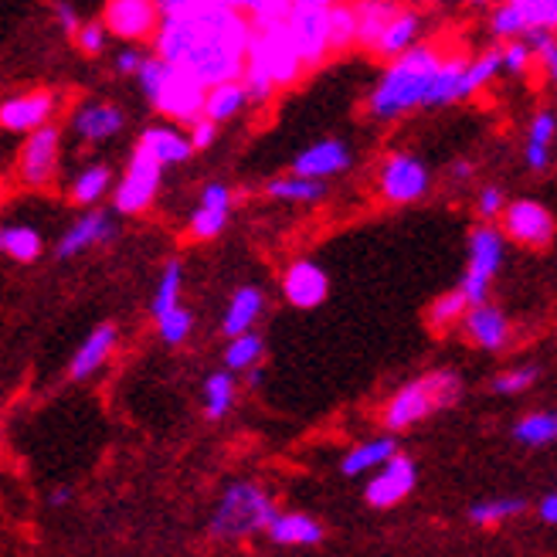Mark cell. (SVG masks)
<instances>
[{
  "instance_id": "1",
  "label": "cell",
  "mask_w": 557,
  "mask_h": 557,
  "mask_svg": "<svg viewBox=\"0 0 557 557\" xmlns=\"http://www.w3.org/2000/svg\"><path fill=\"white\" fill-rule=\"evenodd\" d=\"M157 51L166 65L198 75L205 86H225L245 75L252 24L232 4H160Z\"/></svg>"
},
{
  "instance_id": "2",
  "label": "cell",
  "mask_w": 557,
  "mask_h": 557,
  "mask_svg": "<svg viewBox=\"0 0 557 557\" xmlns=\"http://www.w3.org/2000/svg\"><path fill=\"white\" fill-rule=\"evenodd\" d=\"M438 69L442 59L432 48H411L377 82V89L371 96V113L381 120H395L414 106H425L429 86Z\"/></svg>"
},
{
  "instance_id": "3",
  "label": "cell",
  "mask_w": 557,
  "mask_h": 557,
  "mask_svg": "<svg viewBox=\"0 0 557 557\" xmlns=\"http://www.w3.org/2000/svg\"><path fill=\"white\" fill-rule=\"evenodd\" d=\"M139 86L147 99L160 109L163 116L181 123H201V113L208 106L205 82L177 65H166L163 59H147L139 69Z\"/></svg>"
},
{
  "instance_id": "4",
  "label": "cell",
  "mask_w": 557,
  "mask_h": 557,
  "mask_svg": "<svg viewBox=\"0 0 557 557\" xmlns=\"http://www.w3.org/2000/svg\"><path fill=\"white\" fill-rule=\"evenodd\" d=\"M462 392V384L453 371H432L425 377H418L411 384H405L401 392L392 398L384 411L387 429H408L414 422H422L425 414H432L435 408L453 405Z\"/></svg>"
},
{
  "instance_id": "5",
  "label": "cell",
  "mask_w": 557,
  "mask_h": 557,
  "mask_svg": "<svg viewBox=\"0 0 557 557\" xmlns=\"http://www.w3.org/2000/svg\"><path fill=\"white\" fill-rule=\"evenodd\" d=\"M272 523H275L272 499L252 483H235L225 490V496H221V504L211 517V534L245 537V534L262 531V527H272Z\"/></svg>"
},
{
  "instance_id": "6",
  "label": "cell",
  "mask_w": 557,
  "mask_h": 557,
  "mask_svg": "<svg viewBox=\"0 0 557 557\" xmlns=\"http://www.w3.org/2000/svg\"><path fill=\"white\" fill-rule=\"evenodd\" d=\"M499 262H504V238L493 228H476L469 235V265L462 275V296L469 299V306H483L490 278L496 275Z\"/></svg>"
},
{
  "instance_id": "7",
  "label": "cell",
  "mask_w": 557,
  "mask_h": 557,
  "mask_svg": "<svg viewBox=\"0 0 557 557\" xmlns=\"http://www.w3.org/2000/svg\"><path fill=\"white\" fill-rule=\"evenodd\" d=\"M330 4L323 0H306V4H293L289 11V35L302 54V62H320L330 51Z\"/></svg>"
},
{
  "instance_id": "8",
  "label": "cell",
  "mask_w": 557,
  "mask_h": 557,
  "mask_svg": "<svg viewBox=\"0 0 557 557\" xmlns=\"http://www.w3.org/2000/svg\"><path fill=\"white\" fill-rule=\"evenodd\" d=\"M160 160L147 150V147H136L133 150V160H129V171H126V181L120 184L116 190V208L123 214H136L144 211L153 194H157V184H160Z\"/></svg>"
},
{
  "instance_id": "9",
  "label": "cell",
  "mask_w": 557,
  "mask_h": 557,
  "mask_svg": "<svg viewBox=\"0 0 557 557\" xmlns=\"http://www.w3.org/2000/svg\"><path fill=\"white\" fill-rule=\"evenodd\" d=\"M429 187V174H425V166L418 163L414 157L408 153H395L392 160L384 163V174H381V190H384V198L387 201H414V198H422Z\"/></svg>"
},
{
  "instance_id": "10",
  "label": "cell",
  "mask_w": 557,
  "mask_h": 557,
  "mask_svg": "<svg viewBox=\"0 0 557 557\" xmlns=\"http://www.w3.org/2000/svg\"><path fill=\"white\" fill-rule=\"evenodd\" d=\"M54 160H59V129L45 126V129L32 133L21 150V181L32 187L48 184L54 174Z\"/></svg>"
},
{
  "instance_id": "11",
  "label": "cell",
  "mask_w": 557,
  "mask_h": 557,
  "mask_svg": "<svg viewBox=\"0 0 557 557\" xmlns=\"http://www.w3.org/2000/svg\"><path fill=\"white\" fill-rule=\"evenodd\" d=\"M414 490V462L408 456H395L384 466V472L368 483V504L371 507H395Z\"/></svg>"
},
{
  "instance_id": "12",
  "label": "cell",
  "mask_w": 557,
  "mask_h": 557,
  "mask_svg": "<svg viewBox=\"0 0 557 557\" xmlns=\"http://www.w3.org/2000/svg\"><path fill=\"white\" fill-rule=\"evenodd\" d=\"M326 275L317 262H293L283 275V293L293 306H299V310H313V306H320L326 299Z\"/></svg>"
},
{
  "instance_id": "13",
  "label": "cell",
  "mask_w": 557,
  "mask_h": 557,
  "mask_svg": "<svg viewBox=\"0 0 557 557\" xmlns=\"http://www.w3.org/2000/svg\"><path fill=\"white\" fill-rule=\"evenodd\" d=\"M507 232L523 245H547L554 235V218L537 201H517L507 211Z\"/></svg>"
},
{
  "instance_id": "14",
  "label": "cell",
  "mask_w": 557,
  "mask_h": 557,
  "mask_svg": "<svg viewBox=\"0 0 557 557\" xmlns=\"http://www.w3.org/2000/svg\"><path fill=\"white\" fill-rule=\"evenodd\" d=\"M54 113V96L51 92H27V96H17V99H8L0 106V123L8 129H45L48 126V116Z\"/></svg>"
},
{
  "instance_id": "15",
  "label": "cell",
  "mask_w": 557,
  "mask_h": 557,
  "mask_svg": "<svg viewBox=\"0 0 557 557\" xmlns=\"http://www.w3.org/2000/svg\"><path fill=\"white\" fill-rule=\"evenodd\" d=\"M350 166V153L341 139H323V144L310 147L306 153L296 157L293 163V177H306V181H320L326 174H341Z\"/></svg>"
},
{
  "instance_id": "16",
  "label": "cell",
  "mask_w": 557,
  "mask_h": 557,
  "mask_svg": "<svg viewBox=\"0 0 557 557\" xmlns=\"http://www.w3.org/2000/svg\"><path fill=\"white\" fill-rule=\"evenodd\" d=\"M157 21V8L144 4V0H116L106 8L109 32L120 38H144Z\"/></svg>"
},
{
  "instance_id": "17",
  "label": "cell",
  "mask_w": 557,
  "mask_h": 557,
  "mask_svg": "<svg viewBox=\"0 0 557 557\" xmlns=\"http://www.w3.org/2000/svg\"><path fill=\"white\" fill-rule=\"evenodd\" d=\"M466 333H469V341H476L480 347L499 350L507 344V320L490 302L472 306V310L466 313Z\"/></svg>"
},
{
  "instance_id": "18",
  "label": "cell",
  "mask_w": 557,
  "mask_h": 557,
  "mask_svg": "<svg viewBox=\"0 0 557 557\" xmlns=\"http://www.w3.org/2000/svg\"><path fill=\"white\" fill-rule=\"evenodd\" d=\"M109 238H113V225H109V218L102 211H92L82 221H75V228H69V235L59 242V256L69 259V256L82 252V248H89L96 242H109Z\"/></svg>"
},
{
  "instance_id": "19",
  "label": "cell",
  "mask_w": 557,
  "mask_h": 557,
  "mask_svg": "<svg viewBox=\"0 0 557 557\" xmlns=\"http://www.w3.org/2000/svg\"><path fill=\"white\" fill-rule=\"evenodd\" d=\"M113 344H116V326L113 323H102V326H96L92 330V337L82 344V350L75 354V360H72V377H89L102 360L109 357V350H113Z\"/></svg>"
},
{
  "instance_id": "20",
  "label": "cell",
  "mask_w": 557,
  "mask_h": 557,
  "mask_svg": "<svg viewBox=\"0 0 557 557\" xmlns=\"http://www.w3.org/2000/svg\"><path fill=\"white\" fill-rule=\"evenodd\" d=\"M262 313V293L252 289V286H245L232 296L228 302V313H225V333L228 337H245V333H252V323L256 317Z\"/></svg>"
},
{
  "instance_id": "21",
  "label": "cell",
  "mask_w": 557,
  "mask_h": 557,
  "mask_svg": "<svg viewBox=\"0 0 557 557\" xmlns=\"http://www.w3.org/2000/svg\"><path fill=\"white\" fill-rule=\"evenodd\" d=\"M395 456H398V449H395L392 438L364 442V445H357V449H350L344 456V476H360V472H368L374 466H387Z\"/></svg>"
},
{
  "instance_id": "22",
  "label": "cell",
  "mask_w": 557,
  "mask_h": 557,
  "mask_svg": "<svg viewBox=\"0 0 557 557\" xmlns=\"http://www.w3.org/2000/svg\"><path fill=\"white\" fill-rule=\"evenodd\" d=\"M269 534L275 544H317L323 537V527L302 513H283V517H275Z\"/></svg>"
},
{
  "instance_id": "23",
  "label": "cell",
  "mask_w": 557,
  "mask_h": 557,
  "mask_svg": "<svg viewBox=\"0 0 557 557\" xmlns=\"http://www.w3.org/2000/svg\"><path fill=\"white\" fill-rule=\"evenodd\" d=\"M466 69L469 62H442V69L435 72L432 86H429V96H425V106H445V102H456L462 99V78H466Z\"/></svg>"
},
{
  "instance_id": "24",
  "label": "cell",
  "mask_w": 557,
  "mask_h": 557,
  "mask_svg": "<svg viewBox=\"0 0 557 557\" xmlns=\"http://www.w3.org/2000/svg\"><path fill=\"white\" fill-rule=\"evenodd\" d=\"M123 126V113L116 106H86L75 116V129L86 139H106Z\"/></svg>"
},
{
  "instance_id": "25",
  "label": "cell",
  "mask_w": 557,
  "mask_h": 557,
  "mask_svg": "<svg viewBox=\"0 0 557 557\" xmlns=\"http://www.w3.org/2000/svg\"><path fill=\"white\" fill-rule=\"evenodd\" d=\"M139 147H147L160 163H181V160H187L190 157V139H184L181 133H174V129H147L144 136H139Z\"/></svg>"
},
{
  "instance_id": "26",
  "label": "cell",
  "mask_w": 557,
  "mask_h": 557,
  "mask_svg": "<svg viewBox=\"0 0 557 557\" xmlns=\"http://www.w3.org/2000/svg\"><path fill=\"white\" fill-rule=\"evenodd\" d=\"M245 99H248V92H245V86H238V82H225V86H214V89L208 92L205 120L218 123V120L235 116L238 109L245 106Z\"/></svg>"
},
{
  "instance_id": "27",
  "label": "cell",
  "mask_w": 557,
  "mask_h": 557,
  "mask_svg": "<svg viewBox=\"0 0 557 557\" xmlns=\"http://www.w3.org/2000/svg\"><path fill=\"white\" fill-rule=\"evenodd\" d=\"M414 32H418V17L414 14H395V21L387 24V32L381 35L374 51H381V54H408L411 41H414Z\"/></svg>"
},
{
  "instance_id": "28",
  "label": "cell",
  "mask_w": 557,
  "mask_h": 557,
  "mask_svg": "<svg viewBox=\"0 0 557 557\" xmlns=\"http://www.w3.org/2000/svg\"><path fill=\"white\" fill-rule=\"evenodd\" d=\"M554 129H557L554 113H537V120L531 123V139H527V163H531V171H544L547 166V144Z\"/></svg>"
},
{
  "instance_id": "29",
  "label": "cell",
  "mask_w": 557,
  "mask_h": 557,
  "mask_svg": "<svg viewBox=\"0 0 557 557\" xmlns=\"http://www.w3.org/2000/svg\"><path fill=\"white\" fill-rule=\"evenodd\" d=\"M0 248H4V252L17 262H32L41 252V238H38V232L24 228V225H14V228L8 225L4 232H0Z\"/></svg>"
},
{
  "instance_id": "30",
  "label": "cell",
  "mask_w": 557,
  "mask_h": 557,
  "mask_svg": "<svg viewBox=\"0 0 557 557\" xmlns=\"http://www.w3.org/2000/svg\"><path fill=\"white\" fill-rule=\"evenodd\" d=\"M357 17H360V35H357V41L377 48L381 35L387 32V24L395 21V8H387V4H364V8H357Z\"/></svg>"
},
{
  "instance_id": "31",
  "label": "cell",
  "mask_w": 557,
  "mask_h": 557,
  "mask_svg": "<svg viewBox=\"0 0 557 557\" xmlns=\"http://www.w3.org/2000/svg\"><path fill=\"white\" fill-rule=\"evenodd\" d=\"M513 435L527 445H544L557 438V414L554 411H537V414H527L517 422Z\"/></svg>"
},
{
  "instance_id": "32",
  "label": "cell",
  "mask_w": 557,
  "mask_h": 557,
  "mask_svg": "<svg viewBox=\"0 0 557 557\" xmlns=\"http://www.w3.org/2000/svg\"><path fill=\"white\" fill-rule=\"evenodd\" d=\"M269 194L275 201H320L323 198V184L320 181H306V177H283V181H272Z\"/></svg>"
},
{
  "instance_id": "33",
  "label": "cell",
  "mask_w": 557,
  "mask_h": 557,
  "mask_svg": "<svg viewBox=\"0 0 557 557\" xmlns=\"http://www.w3.org/2000/svg\"><path fill=\"white\" fill-rule=\"evenodd\" d=\"M235 398V381L228 377V371H218L205 381V411L208 418H221L232 408Z\"/></svg>"
},
{
  "instance_id": "34",
  "label": "cell",
  "mask_w": 557,
  "mask_h": 557,
  "mask_svg": "<svg viewBox=\"0 0 557 557\" xmlns=\"http://www.w3.org/2000/svg\"><path fill=\"white\" fill-rule=\"evenodd\" d=\"M360 35V17L357 8H333L330 11V48H344L357 41Z\"/></svg>"
},
{
  "instance_id": "35",
  "label": "cell",
  "mask_w": 557,
  "mask_h": 557,
  "mask_svg": "<svg viewBox=\"0 0 557 557\" xmlns=\"http://www.w3.org/2000/svg\"><path fill=\"white\" fill-rule=\"evenodd\" d=\"M177 293H181V265L171 262V265L163 269V278H160L157 296H153V313H157V320L177 310Z\"/></svg>"
},
{
  "instance_id": "36",
  "label": "cell",
  "mask_w": 557,
  "mask_h": 557,
  "mask_svg": "<svg viewBox=\"0 0 557 557\" xmlns=\"http://www.w3.org/2000/svg\"><path fill=\"white\" fill-rule=\"evenodd\" d=\"M466 313H469V299L462 296V289H456V293H445V296H438V299L432 302L429 323H432L435 330H442L445 323H453V320H459V317H466Z\"/></svg>"
},
{
  "instance_id": "37",
  "label": "cell",
  "mask_w": 557,
  "mask_h": 557,
  "mask_svg": "<svg viewBox=\"0 0 557 557\" xmlns=\"http://www.w3.org/2000/svg\"><path fill=\"white\" fill-rule=\"evenodd\" d=\"M259 357H262V337H256V333H245V337H238V341L228 344L225 364L232 371H245V368H252Z\"/></svg>"
},
{
  "instance_id": "38",
  "label": "cell",
  "mask_w": 557,
  "mask_h": 557,
  "mask_svg": "<svg viewBox=\"0 0 557 557\" xmlns=\"http://www.w3.org/2000/svg\"><path fill=\"white\" fill-rule=\"evenodd\" d=\"M106 187H109V171H106V166H89L86 174H78V181L72 187V198L78 205H92V201L102 198Z\"/></svg>"
},
{
  "instance_id": "39",
  "label": "cell",
  "mask_w": 557,
  "mask_h": 557,
  "mask_svg": "<svg viewBox=\"0 0 557 557\" xmlns=\"http://www.w3.org/2000/svg\"><path fill=\"white\" fill-rule=\"evenodd\" d=\"M499 65H504V51H486L483 59L469 62L466 78H462V96H469L472 89H480L483 82H490L499 72Z\"/></svg>"
},
{
  "instance_id": "40",
  "label": "cell",
  "mask_w": 557,
  "mask_h": 557,
  "mask_svg": "<svg viewBox=\"0 0 557 557\" xmlns=\"http://www.w3.org/2000/svg\"><path fill=\"white\" fill-rule=\"evenodd\" d=\"M520 11L527 21V32H531V27L557 32V0H520Z\"/></svg>"
},
{
  "instance_id": "41",
  "label": "cell",
  "mask_w": 557,
  "mask_h": 557,
  "mask_svg": "<svg viewBox=\"0 0 557 557\" xmlns=\"http://www.w3.org/2000/svg\"><path fill=\"white\" fill-rule=\"evenodd\" d=\"M523 510V499H486V504H476L469 510V517L476 523H496V520H507L517 517Z\"/></svg>"
},
{
  "instance_id": "42",
  "label": "cell",
  "mask_w": 557,
  "mask_h": 557,
  "mask_svg": "<svg viewBox=\"0 0 557 557\" xmlns=\"http://www.w3.org/2000/svg\"><path fill=\"white\" fill-rule=\"evenodd\" d=\"M493 32L496 35H507V38H517V35H527V21H523V11H520V0L517 4H507L493 14Z\"/></svg>"
},
{
  "instance_id": "43",
  "label": "cell",
  "mask_w": 557,
  "mask_h": 557,
  "mask_svg": "<svg viewBox=\"0 0 557 557\" xmlns=\"http://www.w3.org/2000/svg\"><path fill=\"white\" fill-rule=\"evenodd\" d=\"M225 214L228 211H218V208H198L190 218V232L198 238H214L221 228H225Z\"/></svg>"
},
{
  "instance_id": "44",
  "label": "cell",
  "mask_w": 557,
  "mask_h": 557,
  "mask_svg": "<svg viewBox=\"0 0 557 557\" xmlns=\"http://www.w3.org/2000/svg\"><path fill=\"white\" fill-rule=\"evenodd\" d=\"M157 323H160V337H163L166 344H181V341L187 337V330H190V313L177 306L174 313L160 317Z\"/></svg>"
},
{
  "instance_id": "45",
  "label": "cell",
  "mask_w": 557,
  "mask_h": 557,
  "mask_svg": "<svg viewBox=\"0 0 557 557\" xmlns=\"http://www.w3.org/2000/svg\"><path fill=\"white\" fill-rule=\"evenodd\" d=\"M534 381H537V371L534 368H527V371H507V374H499L493 381V392H499V395H517V392H523V387H531Z\"/></svg>"
},
{
  "instance_id": "46",
  "label": "cell",
  "mask_w": 557,
  "mask_h": 557,
  "mask_svg": "<svg viewBox=\"0 0 557 557\" xmlns=\"http://www.w3.org/2000/svg\"><path fill=\"white\" fill-rule=\"evenodd\" d=\"M78 45L82 51H89V54H99L102 45H106V27L89 21V24H82V32H78Z\"/></svg>"
},
{
  "instance_id": "47",
  "label": "cell",
  "mask_w": 557,
  "mask_h": 557,
  "mask_svg": "<svg viewBox=\"0 0 557 557\" xmlns=\"http://www.w3.org/2000/svg\"><path fill=\"white\" fill-rule=\"evenodd\" d=\"M527 62H531V48H527L523 41H513V45H507V48H504V69H510V72H523V69H527Z\"/></svg>"
},
{
  "instance_id": "48",
  "label": "cell",
  "mask_w": 557,
  "mask_h": 557,
  "mask_svg": "<svg viewBox=\"0 0 557 557\" xmlns=\"http://www.w3.org/2000/svg\"><path fill=\"white\" fill-rule=\"evenodd\" d=\"M201 208L228 211V187H225V184H208V187L201 190Z\"/></svg>"
},
{
  "instance_id": "49",
  "label": "cell",
  "mask_w": 557,
  "mask_h": 557,
  "mask_svg": "<svg viewBox=\"0 0 557 557\" xmlns=\"http://www.w3.org/2000/svg\"><path fill=\"white\" fill-rule=\"evenodd\" d=\"M214 123L211 120H201V123H194V129H190V147L194 150H205V147H211L214 144Z\"/></svg>"
},
{
  "instance_id": "50",
  "label": "cell",
  "mask_w": 557,
  "mask_h": 557,
  "mask_svg": "<svg viewBox=\"0 0 557 557\" xmlns=\"http://www.w3.org/2000/svg\"><path fill=\"white\" fill-rule=\"evenodd\" d=\"M499 208H504V190H499V187H486L480 194V214L483 218H493V214H499Z\"/></svg>"
},
{
  "instance_id": "51",
  "label": "cell",
  "mask_w": 557,
  "mask_h": 557,
  "mask_svg": "<svg viewBox=\"0 0 557 557\" xmlns=\"http://www.w3.org/2000/svg\"><path fill=\"white\" fill-rule=\"evenodd\" d=\"M523 38H527L523 45L531 48V51H547L550 45H557L554 41V32H547V27H531V32H527Z\"/></svg>"
},
{
  "instance_id": "52",
  "label": "cell",
  "mask_w": 557,
  "mask_h": 557,
  "mask_svg": "<svg viewBox=\"0 0 557 557\" xmlns=\"http://www.w3.org/2000/svg\"><path fill=\"white\" fill-rule=\"evenodd\" d=\"M144 54H139V51H133V48H126V51H120L116 54V69L120 72H136L139 75V69H144Z\"/></svg>"
},
{
  "instance_id": "53",
  "label": "cell",
  "mask_w": 557,
  "mask_h": 557,
  "mask_svg": "<svg viewBox=\"0 0 557 557\" xmlns=\"http://www.w3.org/2000/svg\"><path fill=\"white\" fill-rule=\"evenodd\" d=\"M59 21L69 27V32H75V35L82 32V24H78V17H75V8H69V4H62V8H59Z\"/></svg>"
},
{
  "instance_id": "54",
  "label": "cell",
  "mask_w": 557,
  "mask_h": 557,
  "mask_svg": "<svg viewBox=\"0 0 557 557\" xmlns=\"http://www.w3.org/2000/svg\"><path fill=\"white\" fill-rule=\"evenodd\" d=\"M541 517L547 520V523H557V493H550L544 504H541Z\"/></svg>"
},
{
  "instance_id": "55",
  "label": "cell",
  "mask_w": 557,
  "mask_h": 557,
  "mask_svg": "<svg viewBox=\"0 0 557 557\" xmlns=\"http://www.w3.org/2000/svg\"><path fill=\"white\" fill-rule=\"evenodd\" d=\"M541 59H544V65H547L550 78L557 82V45H550L547 51H541Z\"/></svg>"
},
{
  "instance_id": "56",
  "label": "cell",
  "mask_w": 557,
  "mask_h": 557,
  "mask_svg": "<svg viewBox=\"0 0 557 557\" xmlns=\"http://www.w3.org/2000/svg\"><path fill=\"white\" fill-rule=\"evenodd\" d=\"M69 496H72L69 490H54V493H51V504H54V507H59V504H69Z\"/></svg>"
},
{
  "instance_id": "57",
  "label": "cell",
  "mask_w": 557,
  "mask_h": 557,
  "mask_svg": "<svg viewBox=\"0 0 557 557\" xmlns=\"http://www.w3.org/2000/svg\"><path fill=\"white\" fill-rule=\"evenodd\" d=\"M453 171H456V177H469V171H472V166H469L466 160H459V163L453 166Z\"/></svg>"
}]
</instances>
